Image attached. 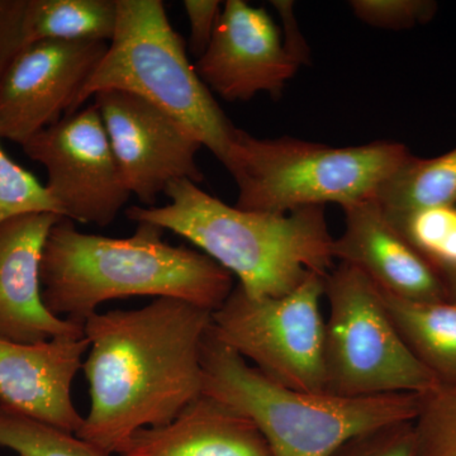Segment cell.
I'll return each instance as SVG.
<instances>
[{
  "label": "cell",
  "instance_id": "cell-1",
  "mask_svg": "<svg viewBox=\"0 0 456 456\" xmlns=\"http://www.w3.org/2000/svg\"><path fill=\"white\" fill-rule=\"evenodd\" d=\"M211 326V311L175 298L86 318L90 407L77 436L113 455L134 432L170 424L202 395Z\"/></svg>",
  "mask_w": 456,
  "mask_h": 456
},
{
  "label": "cell",
  "instance_id": "cell-2",
  "mask_svg": "<svg viewBox=\"0 0 456 456\" xmlns=\"http://www.w3.org/2000/svg\"><path fill=\"white\" fill-rule=\"evenodd\" d=\"M163 228L137 222L126 239L80 232L62 217L51 228L41 264L42 297L55 316L83 325L99 305L147 296L215 312L235 288L232 274L200 251L173 246Z\"/></svg>",
  "mask_w": 456,
  "mask_h": 456
},
{
  "label": "cell",
  "instance_id": "cell-3",
  "mask_svg": "<svg viewBox=\"0 0 456 456\" xmlns=\"http://www.w3.org/2000/svg\"><path fill=\"white\" fill-rule=\"evenodd\" d=\"M163 207L132 206L130 220L149 222L184 237L239 279L250 298H278L293 292L311 274L334 268V241L323 207L288 213L254 212L231 207L191 180L165 191Z\"/></svg>",
  "mask_w": 456,
  "mask_h": 456
},
{
  "label": "cell",
  "instance_id": "cell-4",
  "mask_svg": "<svg viewBox=\"0 0 456 456\" xmlns=\"http://www.w3.org/2000/svg\"><path fill=\"white\" fill-rule=\"evenodd\" d=\"M202 395L256 425L274 456H332L360 434L415 421L422 395L344 398L294 391L269 379L235 350L207 332L202 344Z\"/></svg>",
  "mask_w": 456,
  "mask_h": 456
},
{
  "label": "cell",
  "instance_id": "cell-5",
  "mask_svg": "<svg viewBox=\"0 0 456 456\" xmlns=\"http://www.w3.org/2000/svg\"><path fill=\"white\" fill-rule=\"evenodd\" d=\"M117 9L112 41L75 102L74 113L102 90L132 93L184 125L226 167L239 128L198 77L164 3L117 0Z\"/></svg>",
  "mask_w": 456,
  "mask_h": 456
},
{
  "label": "cell",
  "instance_id": "cell-6",
  "mask_svg": "<svg viewBox=\"0 0 456 456\" xmlns=\"http://www.w3.org/2000/svg\"><path fill=\"white\" fill-rule=\"evenodd\" d=\"M411 155L392 141L332 147L292 137L257 139L239 128L224 167L239 188L237 208L288 213L373 200Z\"/></svg>",
  "mask_w": 456,
  "mask_h": 456
},
{
  "label": "cell",
  "instance_id": "cell-7",
  "mask_svg": "<svg viewBox=\"0 0 456 456\" xmlns=\"http://www.w3.org/2000/svg\"><path fill=\"white\" fill-rule=\"evenodd\" d=\"M325 393L344 398L428 395L439 380L411 353L377 288L355 266L338 263L325 278Z\"/></svg>",
  "mask_w": 456,
  "mask_h": 456
},
{
  "label": "cell",
  "instance_id": "cell-8",
  "mask_svg": "<svg viewBox=\"0 0 456 456\" xmlns=\"http://www.w3.org/2000/svg\"><path fill=\"white\" fill-rule=\"evenodd\" d=\"M327 275V274H326ZM311 274L278 298H250L235 285L212 312L213 335L269 379L294 391L325 393V278Z\"/></svg>",
  "mask_w": 456,
  "mask_h": 456
},
{
  "label": "cell",
  "instance_id": "cell-9",
  "mask_svg": "<svg viewBox=\"0 0 456 456\" xmlns=\"http://www.w3.org/2000/svg\"><path fill=\"white\" fill-rule=\"evenodd\" d=\"M22 147L46 170L45 187L69 220L110 226L130 200L94 103L38 132Z\"/></svg>",
  "mask_w": 456,
  "mask_h": 456
},
{
  "label": "cell",
  "instance_id": "cell-10",
  "mask_svg": "<svg viewBox=\"0 0 456 456\" xmlns=\"http://www.w3.org/2000/svg\"><path fill=\"white\" fill-rule=\"evenodd\" d=\"M93 99L131 196L154 207L171 183L203 182L196 160L203 145L184 125L123 90H102Z\"/></svg>",
  "mask_w": 456,
  "mask_h": 456
},
{
  "label": "cell",
  "instance_id": "cell-11",
  "mask_svg": "<svg viewBox=\"0 0 456 456\" xmlns=\"http://www.w3.org/2000/svg\"><path fill=\"white\" fill-rule=\"evenodd\" d=\"M108 46L101 41L26 45L0 82V137L22 146L73 114L75 102Z\"/></svg>",
  "mask_w": 456,
  "mask_h": 456
},
{
  "label": "cell",
  "instance_id": "cell-12",
  "mask_svg": "<svg viewBox=\"0 0 456 456\" xmlns=\"http://www.w3.org/2000/svg\"><path fill=\"white\" fill-rule=\"evenodd\" d=\"M299 66L265 8L227 0L211 44L194 68L207 88L235 102L259 93L281 97Z\"/></svg>",
  "mask_w": 456,
  "mask_h": 456
},
{
  "label": "cell",
  "instance_id": "cell-13",
  "mask_svg": "<svg viewBox=\"0 0 456 456\" xmlns=\"http://www.w3.org/2000/svg\"><path fill=\"white\" fill-rule=\"evenodd\" d=\"M53 213L18 216L0 224V338L37 344L84 338V326L55 316L42 297L41 264Z\"/></svg>",
  "mask_w": 456,
  "mask_h": 456
},
{
  "label": "cell",
  "instance_id": "cell-14",
  "mask_svg": "<svg viewBox=\"0 0 456 456\" xmlns=\"http://www.w3.org/2000/svg\"><path fill=\"white\" fill-rule=\"evenodd\" d=\"M88 350L86 336L37 344L0 338V407L77 435L84 417L71 388Z\"/></svg>",
  "mask_w": 456,
  "mask_h": 456
},
{
  "label": "cell",
  "instance_id": "cell-15",
  "mask_svg": "<svg viewBox=\"0 0 456 456\" xmlns=\"http://www.w3.org/2000/svg\"><path fill=\"white\" fill-rule=\"evenodd\" d=\"M345 228L334 257L364 273L384 292L419 302L449 301L436 269L393 226L375 198L342 208Z\"/></svg>",
  "mask_w": 456,
  "mask_h": 456
},
{
  "label": "cell",
  "instance_id": "cell-16",
  "mask_svg": "<svg viewBox=\"0 0 456 456\" xmlns=\"http://www.w3.org/2000/svg\"><path fill=\"white\" fill-rule=\"evenodd\" d=\"M119 456H274L250 419L207 395L170 424L134 432Z\"/></svg>",
  "mask_w": 456,
  "mask_h": 456
},
{
  "label": "cell",
  "instance_id": "cell-17",
  "mask_svg": "<svg viewBox=\"0 0 456 456\" xmlns=\"http://www.w3.org/2000/svg\"><path fill=\"white\" fill-rule=\"evenodd\" d=\"M377 290L411 353L436 377L440 386L455 384L456 303L411 301L379 288Z\"/></svg>",
  "mask_w": 456,
  "mask_h": 456
},
{
  "label": "cell",
  "instance_id": "cell-18",
  "mask_svg": "<svg viewBox=\"0 0 456 456\" xmlns=\"http://www.w3.org/2000/svg\"><path fill=\"white\" fill-rule=\"evenodd\" d=\"M117 18V0H28L26 45L45 40L110 44Z\"/></svg>",
  "mask_w": 456,
  "mask_h": 456
},
{
  "label": "cell",
  "instance_id": "cell-19",
  "mask_svg": "<svg viewBox=\"0 0 456 456\" xmlns=\"http://www.w3.org/2000/svg\"><path fill=\"white\" fill-rule=\"evenodd\" d=\"M375 200L388 218L428 207L456 206V147L432 159L411 155Z\"/></svg>",
  "mask_w": 456,
  "mask_h": 456
},
{
  "label": "cell",
  "instance_id": "cell-20",
  "mask_svg": "<svg viewBox=\"0 0 456 456\" xmlns=\"http://www.w3.org/2000/svg\"><path fill=\"white\" fill-rule=\"evenodd\" d=\"M0 446L18 456H110L77 435L4 407H0Z\"/></svg>",
  "mask_w": 456,
  "mask_h": 456
},
{
  "label": "cell",
  "instance_id": "cell-21",
  "mask_svg": "<svg viewBox=\"0 0 456 456\" xmlns=\"http://www.w3.org/2000/svg\"><path fill=\"white\" fill-rule=\"evenodd\" d=\"M388 220L443 279L455 272L456 206L428 207Z\"/></svg>",
  "mask_w": 456,
  "mask_h": 456
},
{
  "label": "cell",
  "instance_id": "cell-22",
  "mask_svg": "<svg viewBox=\"0 0 456 456\" xmlns=\"http://www.w3.org/2000/svg\"><path fill=\"white\" fill-rule=\"evenodd\" d=\"M415 435V456H456V383L422 397Z\"/></svg>",
  "mask_w": 456,
  "mask_h": 456
},
{
  "label": "cell",
  "instance_id": "cell-23",
  "mask_svg": "<svg viewBox=\"0 0 456 456\" xmlns=\"http://www.w3.org/2000/svg\"><path fill=\"white\" fill-rule=\"evenodd\" d=\"M31 213H53L64 217L46 187L14 163L0 145V224Z\"/></svg>",
  "mask_w": 456,
  "mask_h": 456
},
{
  "label": "cell",
  "instance_id": "cell-24",
  "mask_svg": "<svg viewBox=\"0 0 456 456\" xmlns=\"http://www.w3.org/2000/svg\"><path fill=\"white\" fill-rule=\"evenodd\" d=\"M350 7L367 25L395 31L426 25L439 11L434 0H353Z\"/></svg>",
  "mask_w": 456,
  "mask_h": 456
},
{
  "label": "cell",
  "instance_id": "cell-25",
  "mask_svg": "<svg viewBox=\"0 0 456 456\" xmlns=\"http://www.w3.org/2000/svg\"><path fill=\"white\" fill-rule=\"evenodd\" d=\"M415 421H407L360 434L332 456H415Z\"/></svg>",
  "mask_w": 456,
  "mask_h": 456
},
{
  "label": "cell",
  "instance_id": "cell-26",
  "mask_svg": "<svg viewBox=\"0 0 456 456\" xmlns=\"http://www.w3.org/2000/svg\"><path fill=\"white\" fill-rule=\"evenodd\" d=\"M28 0H0V82L26 46L25 17Z\"/></svg>",
  "mask_w": 456,
  "mask_h": 456
},
{
  "label": "cell",
  "instance_id": "cell-27",
  "mask_svg": "<svg viewBox=\"0 0 456 456\" xmlns=\"http://www.w3.org/2000/svg\"><path fill=\"white\" fill-rule=\"evenodd\" d=\"M183 5L191 27V50L200 59L211 44L224 5L218 0H185Z\"/></svg>",
  "mask_w": 456,
  "mask_h": 456
},
{
  "label": "cell",
  "instance_id": "cell-28",
  "mask_svg": "<svg viewBox=\"0 0 456 456\" xmlns=\"http://www.w3.org/2000/svg\"><path fill=\"white\" fill-rule=\"evenodd\" d=\"M272 3L277 8L278 13L281 14V20H283L285 49L298 61L299 65L305 64L310 59V49L297 25L293 3L287 2V0L284 2L283 0H275Z\"/></svg>",
  "mask_w": 456,
  "mask_h": 456
},
{
  "label": "cell",
  "instance_id": "cell-29",
  "mask_svg": "<svg viewBox=\"0 0 456 456\" xmlns=\"http://www.w3.org/2000/svg\"><path fill=\"white\" fill-rule=\"evenodd\" d=\"M446 289H448L449 301L456 303V270L444 277Z\"/></svg>",
  "mask_w": 456,
  "mask_h": 456
}]
</instances>
